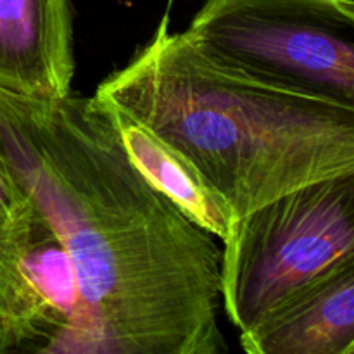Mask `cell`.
<instances>
[{
  "mask_svg": "<svg viewBox=\"0 0 354 354\" xmlns=\"http://www.w3.org/2000/svg\"><path fill=\"white\" fill-rule=\"evenodd\" d=\"M0 158L68 263L78 351L227 349L216 237L138 171L106 104L0 88Z\"/></svg>",
  "mask_w": 354,
  "mask_h": 354,
  "instance_id": "6da1fadb",
  "label": "cell"
},
{
  "mask_svg": "<svg viewBox=\"0 0 354 354\" xmlns=\"http://www.w3.org/2000/svg\"><path fill=\"white\" fill-rule=\"evenodd\" d=\"M178 151L235 220L354 168V109L211 57L159 21L95 93Z\"/></svg>",
  "mask_w": 354,
  "mask_h": 354,
  "instance_id": "7a4b0ae2",
  "label": "cell"
},
{
  "mask_svg": "<svg viewBox=\"0 0 354 354\" xmlns=\"http://www.w3.org/2000/svg\"><path fill=\"white\" fill-rule=\"evenodd\" d=\"M221 244V303L244 335L315 277L354 254V168L235 220Z\"/></svg>",
  "mask_w": 354,
  "mask_h": 354,
  "instance_id": "3957f363",
  "label": "cell"
},
{
  "mask_svg": "<svg viewBox=\"0 0 354 354\" xmlns=\"http://www.w3.org/2000/svg\"><path fill=\"white\" fill-rule=\"evenodd\" d=\"M183 33L225 64L354 109V0H206Z\"/></svg>",
  "mask_w": 354,
  "mask_h": 354,
  "instance_id": "277c9868",
  "label": "cell"
},
{
  "mask_svg": "<svg viewBox=\"0 0 354 354\" xmlns=\"http://www.w3.org/2000/svg\"><path fill=\"white\" fill-rule=\"evenodd\" d=\"M57 241L0 158V353L64 351L69 320L45 272Z\"/></svg>",
  "mask_w": 354,
  "mask_h": 354,
  "instance_id": "5b68a950",
  "label": "cell"
},
{
  "mask_svg": "<svg viewBox=\"0 0 354 354\" xmlns=\"http://www.w3.org/2000/svg\"><path fill=\"white\" fill-rule=\"evenodd\" d=\"M73 76L71 0H0V88L59 99Z\"/></svg>",
  "mask_w": 354,
  "mask_h": 354,
  "instance_id": "8992f818",
  "label": "cell"
},
{
  "mask_svg": "<svg viewBox=\"0 0 354 354\" xmlns=\"http://www.w3.org/2000/svg\"><path fill=\"white\" fill-rule=\"evenodd\" d=\"M239 341L249 354H349L354 346V254L315 277Z\"/></svg>",
  "mask_w": 354,
  "mask_h": 354,
  "instance_id": "52a82bcc",
  "label": "cell"
},
{
  "mask_svg": "<svg viewBox=\"0 0 354 354\" xmlns=\"http://www.w3.org/2000/svg\"><path fill=\"white\" fill-rule=\"evenodd\" d=\"M106 107L128 158L138 171L159 192L171 199L194 223L225 241L232 227L230 213L204 183L197 169L133 116L111 104H106Z\"/></svg>",
  "mask_w": 354,
  "mask_h": 354,
  "instance_id": "ba28073f",
  "label": "cell"
},
{
  "mask_svg": "<svg viewBox=\"0 0 354 354\" xmlns=\"http://www.w3.org/2000/svg\"><path fill=\"white\" fill-rule=\"evenodd\" d=\"M349 354H354V346L351 348V351H349Z\"/></svg>",
  "mask_w": 354,
  "mask_h": 354,
  "instance_id": "9c48e42d",
  "label": "cell"
}]
</instances>
